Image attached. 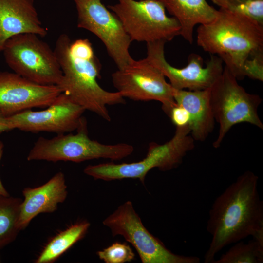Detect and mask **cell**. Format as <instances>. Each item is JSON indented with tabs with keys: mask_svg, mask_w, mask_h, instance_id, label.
I'll return each instance as SVG.
<instances>
[{
	"mask_svg": "<svg viewBox=\"0 0 263 263\" xmlns=\"http://www.w3.org/2000/svg\"><path fill=\"white\" fill-rule=\"evenodd\" d=\"M258 180L253 172L245 171L214 200L207 225L212 239L204 263H212L224 247L248 236L263 244V201Z\"/></svg>",
	"mask_w": 263,
	"mask_h": 263,
	"instance_id": "1",
	"label": "cell"
},
{
	"mask_svg": "<svg viewBox=\"0 0 263 263\" xmlns=\"http://www.w3.org/2000/svg\"><path fill=\"white\" fill-rule=\"evenodd\" d=\"M197 43L219 56L237 78L263 80V25L248 17L220 8L210 22L199 25Z\"/></svg>",
	"mask_w": 263,
	"mask_h": 263,
	"instance_id": "2",
	"label": "cell"
},
{
	"mask_svg": "<svg viewBox=\"0 0 263 263\" xmlns=\"http://www.w3.org/2000/svg\"><path fill=\"white\" fill-rule=\"evenodd\" d=\"M54 50L62 72L57 85L61 93L85 111L111 121L107 106L124 104L125 99L118 92L107 91L99 84L102 65L90 41H72L63 33L57 38Z\"/></svg>",
	"mask_w": 263,
	"mask_h": 263,
	"instance_id": "3",
	"label": "cell"
},
{
	"mask_svg": "<svg viewBox=\"0 0 263 263\" xmlns=\"http://www.w3.org/2000/svg\"><path fill=\"white\" fill-rule=\"evenodd\" d=\"M189 134V125L176 127L175 133L169 141L162 144L150 143L146 156L138 162L88 165L84 169V172L94 179L110 181L138 179L144 184L147 173L151 169L168 171L182 162L187 153L194 148L195 140Z\"/></svg>",
	"mask_w": 263,
	"mask_h": 263,
	"instance_id": "4",
	"label": "cell"
},
{
	"mask_svg": "<svg viewBox=\"0 0 263 263\" xmlns=\"http://www.w3.org/2000/svg\"><path fill=\"white\" fill-rule=\"evenodd\" d=\"M76 131L75 134H59L51 138L39 137L30 150L27 160L77 163L99 158L119 160L133 152L134 148L130 144H104L91 139L85 117Z\"/></svg>",
	"mask_w": 263,
	"mask_h": 263,
	"instance_id": "5",
	"label": "cell"
},
{
	"mask_svg": "<svg viewBox=\"0 0 263 263\" xmlns=\"http://www.w3.org/2000/svg\"><path fill=\"white\" fill-rule=\"evenodd\" d=\"M209 91L214 118L219 124L218 136L213 143L215 148L220 146L228 131L236 124L246 122L263 129L258 113L261 98L247 93L225 66Z\"/></svg>",
	"mask_w": 263,
	"mask_h": 263,
	"instance_id": "6",
	"label": "cell"
},
{
	"mask_svg": "<svg viewBox=\"0 0 263 263\" xmlns=\"http://www.w3.org/2000/svg\"><path fill=\"white\" fill-rule=\"evenodd\" d=\"M38 35L23 33L12 37L2 52L13 72L34 83L58 85L62 72L54 50Z\"/></svg>",
	"mask_w": 263,
	"mask_h": 263,
	"instance_id": "7",
	"label": "cell"
},
{
	"mask_svg": "<svg viewBox=\"0 0 263 263\" xmlns=\"http://www.w3.org/2000/svg\"><path fill=\"white\" fill-rule=\"evenodd\" d=\"M118 1L107 7L120 20L132 41L166 43L180 35L179 22L167 15L159 0Z\"/></svg>",
	"mask_w": 263,
	"mask_h": 263,
	"instance_id": "8",
	"label": "cell"
},
{
	"mask_svg": "<svg viewBox=\"0 0 263 263\" xmlns=\"http://www.w3.org/2000/svg\"><path fill=\"white\" fill-rule=\"evenodd\" d=\"M113 236L120 235L136 249L142 263H199L196 256L176 254L145 227L132 203L120 205L103 221Z\"/></svg>",
	"mask_w": 263,
	"mask_h": 263,
	"instance_id": "9",
	"label": "cell"
},
{
	"mask_svg": "<svg viewBox=\"0 0 263 263\" xmlns=\"http://www.w3.org/2000/svg\"><path fill=\"white\" fill-rule=\"evenodd\" d=\"M114 87L124 97L134 101H157L169 116L176 105L173 88L162 73L146 57L133 60L112 75Z\"/></svg>",
	"mask_w": 263,
	"mask_h": 263,
	"instance_id": "10",
	"label": "cell"
},
{
	"mask_svg": "<svg viewBox=\"0 0 263 263\" xmlns=\"http://www.w3.org/2000/svg\"><path fill=\"white\" fill-rule=\"evenodd\" d=\"M77 12L78 28L87 30L102 42L110 57L121 69L133 60L131 42L122 22L102 0H74Z\"/></svg>",
	"mask_w": 263,
	"mask_h": 263,
	"instance_id": "11",
	"label": "cell"
},
{
	"mask_svg": "<svg viewBox=\"0 0 263 263\" xmlns=\"http://www.w3.org/2000/svg\"><path fill=\"white\" fill-rule=\"evenodd\" d=\"M162 41L147 44V56L153 65L167 77L171 86L176 89L190 91L206 90L210 88L222 74L223 61L216 55L211 54L206 66L199 55L190 54L188 64L183 68H176L169 64L165 58Z\"/></svg>",
	"mask_w": 263,
	"mask_h": 263,
	"instance_id": "12",
	"label": "cell"
},
{
	"mask_svg": "<svg viewBox=\"0 0 263 263\" xmlns=\"http://www.w3.org/2000/svg\"><path fill=\"white\" fill-rule=\"evenodd\" d=\"M85 111L82 107L61 93L44 110H26L9 116L8 118L13 130L59 134L76 131L84 118Z\"/></svg>",
	"mask_w": 263,
	"mask_h": 263,
	"instance_id": "13",
	"label": "cell"
},
{
	"mask_svg": "<svg viewBox=\"0 0 263 263\" xmlns=\"http://www.w3.org/2000/svg\"><path fill=\"white\" fill-rule=\"evenodd\" d=\"M61 93L57 85L31 82L14 72L0 71V110L11 116L33 108H46Z\"/></svg>",
	"mask_w": 263,
	"mask_h": 263,
	"instance_id": "14",
	"label": "cell"
},
{
	"mask_svg": "<svg viewBox=\"0 0 263 263\" xmlns=\"http://www.w3.org/2000/svg\"><path fill=\"white\" fill-rule=\"evenodd\" d=\"M22 194L24 199L20 204L18 221L20 230L25 229L38 214L54 212L58 204L65 201L67 190L64 175L58 172L42 186L25 188Z\"/></svg>",
	"mask_w": 263,
	"mask_h": 263,
	"instance_id": "15",
	"label": "cell"
},
{
	"mask_svg": "<svg viewBox=\"0 0 263 263\" xmlns=\"http://www.w3.org/2000/svg\"><path fill=\"white\" fill-rule=\"evenodd\" d=\"M23 33H33L40 37L47 34L34 0H0V52L9 38Z\"/></svg>",
	"mask_w": 263,
	"mask_h": 263,
	"instance_id": "16",
	"label": "cell"
},
{
	"mask_svg": "<svg viewBox=\"0 0 263 263\" xmlns=\"http://www.w3.org/2000/svg\"><path fill=\"white\" fill-rule=\"evenodd\" d=\"M209 88L196 91L173 88L175 103L185 108L189 115L190 133L195 141L205 140L214 127Z\"/></svg>",
	"mask_w": 263,
	"mask_h": 263,
	"instance_id": "17",
	"label": "cell"
},
{
	"mask_svg": "<svg viewBox=\"0 0 263 263\" xmlns=\"http://www.w3.org/2000/svg\"><path fill=\"white\" fill-rule=\"evenodd\" d=\"M169 14L179 22L180 35L190 44L193 41L194 27L211 22L218 10L205 0H159Z\"/></svg>",
	"mask_w": 263,
	"mask_h": 263,
	"instance_id": "18",
	"label": "cell"
},
{
	"mask_svg": "<svg viewBox=\"0 0 263 263\" xmlns=\"http://www.w3.org/2000/svg\"><path fill=\"white\" fill-rule=\"evenodd\" d=\"M90 226L89 222L83 221L73 224L62 231L48 243L35 263H53L75 243L83 238Z\"/></svg>",
	"mask_w": 263,
	"mask_h": 263,
	"instance_id": "19",
	"label": "cell"
},
{
	"mask_svg": "<svg viewBox=\"0 0 263 263\" xmlns=\"http://www.w3.org/2000/svg\"><path fill=\"white\" fill-rule=\"evenodd\" d=\"M20 198L0 195V249L13 242L20 229Z\"/></svg>",
	"mask_w": 263,
	"mask_h": 263,
	"instance_id": "20",
	"label": "cell"
},
{
	"mask_svg": "<svg viewBox=\"0 0 263 263\" xmlns=\"http://www.w3.org/2000/svg\"><path fill=\"white\" fill-rule=\"evenodd\" d=\"M212 263H262L263 244L253 239L247 243L240 241Z\"/></svg>",
	"mask_w": 263,
	"mask_h": 263,
	"instance_id": "21",
	"label": "cell"
},
{
	"mask_svg": "<svg viewBox=\"0 0 263 263\" xmlns=\"http://www.w3.org/2000/svg\"><path fill=\"white\" fill-rule=\"evenodd\" d=\"M227 11L248 17L263 25V0H211Z\"/></svg>",
	"mask_w": 263,
	"mask_h": 263,
	"instance_id": "22",
	"label": "cell"
},
{
	"mask_svg": "<svg viewBox=\"0 0 263 263\" xmlns=\"http://www.w3.org/2000/svg\"><path fill=\"white\" fill-rule=\"evenodd\" d=\"M97 254L105 263H124L132 261L135 254L125 243L115 242L110 246L98 251Z\"/></svg>",
	"mask_w": 263,
	"mask_h": 263,
	"instance_id": "23",
	"label": "cell"
},
{
	"mask_svg": "<svg viewBox=\"0 0 263 263\" xmlns=\"http://www.w3.org/2000/svg\"><path fill=\"white\" fill-rule=\"evenodd\" d=\"M169 116L176 127H182L189 124L190 116L187 110L176 104L170 111Z\"/></svg>",
	"mask_w": 263,
	"mask_h": 263,
	"instance_id": "24",
	"label": "cell"
},
{
	"mask_svg": "<svg viewBox=\"0 0 263 263\" xmlns=\"http://www.w3.org/2000/svg\"><path fill=\"white\" fill-rule=\"evenodd\" d=\"M8 117L0 110V133L13 130Z\"/></svg>",
	"mask_w": 263,
	"mask_h": 263,
	"instance_id": "25",
	"label": "cell"
},
{
	"mask_svg": "<svg viewBox=\"0 0 263 263\" xmlns=\"http://www.w3.org/2000/svg\"><path fill=\"white\" fill-rule=\"evenodd\" d=\"M4 150V144L3 142L0 140V162L1 160ZM0 195L8 196H10L9 193L3 186L1 179L0 178Z\"/></svg>",
	"mask_w": 263,
	"mask_h": 263,
	"instance_id": "26",
	"label": "cell"
}]
</instances>
